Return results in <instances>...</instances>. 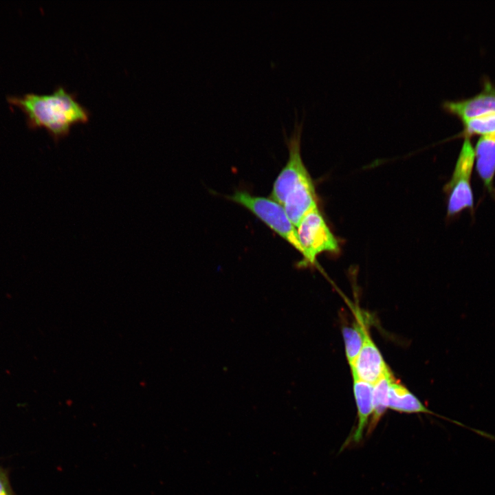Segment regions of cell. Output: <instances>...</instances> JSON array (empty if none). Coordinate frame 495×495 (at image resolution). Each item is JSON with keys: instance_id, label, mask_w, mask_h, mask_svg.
Masks as SVG:
<instances>
[{"instance_id": "obj_9", "label": "cell", "mask_w": 495, "mask_h": 495, "mask_svg": "<svg viewBox=\"0 0 495 495\" xmlns=\"http://www.w3.org/2000/svg\"><path fill=\"white\" fill-rule=\"evenodd\" d=\"M474 150L476 171L485 187L495 197V132L480 136Z\"/></svg>"}, {"instance_id": "obj_8", "label": "cell", "mask_w": 495, "mask_h": 495, "mask_svg": "<svg viewBox=\"0 0 495 495\" xmlns=\"http://www.w3.org/2000/svg\"><path fill=\"white\" fill-rule=\"evenodd\" d=\"M283 207L296 228L309 212L317 208L316 194L311 178L293 190L287 196Z\"/></svg>"}, {"instance_id": "obj_11", "label": "cell", "mask_w": 495, "mask_h": 495, "mask_svg": "<svg viewBox=\"0 0 495 495\" xmlns=\"http://www.w3.org/2000/svg\"><path fill=\"white\" fill-rule=\"evenodd\" d=\"M388 406L399 412L435 415L395 377L390 383Z\"/></svg>"}, {"instance_id": "obj_14", "label": "cell", "mask_w": 495, "mask_h": 495, "mask_svg": "<svg viewBox=\"0 0 495 495\" xmlns=\"http://www.w3.org/2000/svg\"><path fill=\"white\" fill-rule=\"evenodd\" d=\"M461 134L470 138L472 135L480 136L495 132V113H490L468 120L462 122Z\"/></svg>"}, {"instance_id": "obj_10", "label": "cell", "mask_w": 495, "mask_h": 495, "mask_svg": "<svg viewBox=\"0 0 495 495\" xmlns=\"http://www.w3.org/2000/svg\"><path fill=\"white\" fill-rule=\"evenodd\" d=\"M353 378V393L358 408V425L352 434L346 440L343 448L351 443H358L363 438L364 432L368 424L369 417L373 412L372 384Z\"/></svg>"}, {"instance_id": "obj_4", "label": "cell", "mask_w": 495, "mask_h": 495, "mask_svg": "<svg viewBox=\"0 0 495 495\" xmlns=\"http://www.w3.org/2000/svg\"><path fill=\"white\" fill-rule=\"evenodd\" d=\"M302 248V265L314 264L316 256L322 252L335 253L339 245L318 208L309 212L296 227Z\"/></svg>"}, {"instance_id": "obj_6", "label": "cell", "mask_w": 495, "mask_h": 495, "mask_svg": "<svg viewBox=\"0 0 495 495\" xmlns=\"http://www.w3.org/2000/svg\"><path fill=\"white\" fill-rule=\"evenodd\" d=\"M444 110L459 118L461 122L476 117L495 113V86L485 78L482 90L472 97L446 100L442 103Z\"/></svg>"}, {"instance_id": "obj_2", "label": "cell", "mask_w": 495, "mask_h": 495, "mask_svg": "<svg viewBox=\"0 0 495 495\" xmlns=\"http://www.w3.org/2000/svg\"><path fill=\"white\" fill-rule=\"evenodd\" d=\"M228 199L250 211L302 255L296 228L282 205L272 199L252 195L243 190L234 192Z\"/></svg>"}, {"instance_id": "obj_3", "label": "cell", "mask_w": 495, "mask_h": 495, "mask_svg": "<svg viewBox=\"0 0 495 495\" xmlns=\"http://www.w3.org/2000/svg\"><path fill=\"white\" fill-rule=\"evenodd\" d=\"M474 165V150L470 139L464 138L450 180L445 186L448 195L447 214L456 216L474 208L471 178Z\"/></svg>"}, {"instance_id": "obj_12", "label": "cell", "mask_w": 495, "mask_h": 495, "mask_svg": "<svg viewBox=\"0 0 495 495\" xmlns=\"http://www.w3.org/2000/svg\"><path fill=\"white\" fill-rule=\"evenodd\" d=\"M357 320L351 326L342 328V334L345 345L346 355L351 366L355 361L362 347L364 336L368 331L361 313H357Z\"/></svg>"}, {"instance_id": "obj_1", "label": "cell", "mask_w": 495, "mask_h": 495, "mask_svg": "<svg viewBox=\"0 0 495 495\" xmlns=\"http://www.w3.org/2000/svg\"><path fill=\"white\" fill-rule=\"evenodd\" d=\"M8 102L25 114L28 127L43 128L55 142L66 137L72 127L89 121L90 113L74 94L62 86L51 94H25L7 98Z\"/></svg>"}, {"instance_id": "obj_13", "label": "cell", "mask_w": 495, "mask_h": 495, "mask_svg": "<svg viewBox=\"0 0 495 495\" xmlns=\"http://www.w3.org/2000/svg\"><path fill=\"white\" fill-rule=\"evenodd\" d=\"M393 377L391 371H389L373 384V412L367 429L368 432H371L375 429L386 409L388 408V389L390 383Z\"/></svg>"}, {"instance_id": "obj_15", "label": "cell", "mask_w": 495, "mask_h": 495, "mask_svg": "<svg viewBox=\"0 0 495 495\" xmlns=\"http://www.w3.org/2000/svg\"><path fill=\"white\" fill-rule=\"evenodd\" d=\"M0 495H10L4 481L0 476Z\"/></svg>"}, {"instance_id": "obj_7", "label": "cell", "mask_w": 495, "mask_h": 495, "mask_svg": "<svg viewBox=\"0 0 495 495\" xmlns=\"http://www.w3.org/2000/svg\"><path fill=\"white\" fill-rule=\"evenodd\" d=\"M351 368L353 377L370 384H375L390 371L368 331L360 352Z\"/></svg>"}, {"instance_id": "obj_5", "label": "cell", "mask_w": 495, "mask_h": 495, "mask_svg": "<svg viewBox=\"0 0 495 495\" xmlns=\"http://www.w3.org/2000/svg\"><path fill=\"white\" fill-rule=\"evenodd\" d=\"M302 128V122L296 120L292 133L289 138L285 136L289 157L273 184L271 199L282 206L294 189L311 178L300 154Z\"/></svg>"}]
</instances>
